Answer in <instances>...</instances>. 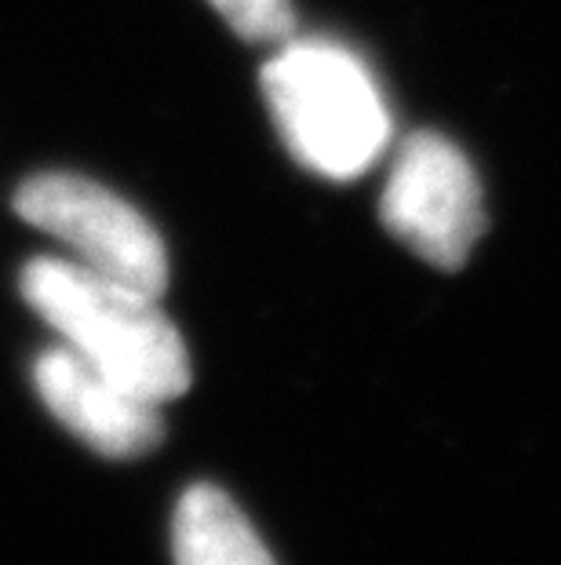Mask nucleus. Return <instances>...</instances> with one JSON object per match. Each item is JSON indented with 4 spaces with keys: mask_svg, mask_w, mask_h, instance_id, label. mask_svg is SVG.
<instances>
[{
    "mask_svg": "<svg viewBox=\"0 0 561 565\" xmlns=\"http://www.w3.org/2000/svg\"><path fill=\"white\" fill-rule=\"evenodd\" d=\"M19 288L63 347L131 394L164 405L190 391L186 343L161 310V296L55 256L30 259Z\"/></svg>",
    "mask_w": 561,
    "mask_h": 565,
    "instance_id": "nucleus-1",
    "label": "nucleus"
},
{
    "mask_svg": "<svg viewBox=\"0 0 561 565\" xmlns=\"http://www.w3.org/2000/svg\"><path fill=\"white\" fill-rule=\"evenodd\" d=\"M273 125L292 158L328 179H354L387 147L390 117L362 58L328 41H295L262 66Z\"/></svg>",
    "mask_w": 561,
    "mask_h": 565,
    "instance_id": "nucleus-2",
    "label": "nucleus"
},
{
    "mask_svg": "<svg viewBox=\"0 0 561 565\" xmlns=\"http://www.w3.org/2000/svg\"><path fill=\"white\" fill-rule=\"evenodd\" d=\"M15 212L77 252V263L150 296L169 288V252L136 204L85 175L41 172L15 194Z\"/></svg>",
    "mask_w": 561,
    "mask_h": 565,
    "instance_id": "nucleus-3",
    "label": "nucleus"
},
{
    "mask_svg": "<svg viewBox=\"0 0 561 565\" xmlns=\"http://www.w3.org/2000/svg\"><path fill=\"white\" fill-rule=\"evenodd\" d=\"M384 226L438 270H460L485 234V201L452 139L420 131L401 147L384 190Z\"/></svg>",
    "mask_w": 561,
    "mask_h": 565,
    "instance_id": "nucleus-4",
    "label": "nucleus"
},
{
    "mask_svg": "<svg viewBox=\"0 0 561 565\" xmlns=\"http://www.w3.org/2000/svg\"><path fill=\"white\" fill-rule=\"evenodd\" d=\"M33 387L69 435L110 460H136L158 449L164 438L158 402L139 398L117 380L103 376L63 343L47 347L33 362Z\"/></svg>",
    "mask_w": 561,
    "mask_h": 565,
    "instance_id": "nucleus-5",
    "label": "nucleus"
},
{
    "mask_svg": "<svg viewBox=\"0 0 561 565\" xmlns=\"http://www.w3.org/2000/svg\"><path fill=\"white\" fill-rule=\"evenodd\" d=\"M175 565H278L241 508L216 486H190L172 519Z\"/></svg>",
    "mask_w": 561,
    "mask_h": 565,
    "instance_id": "nucleus-6",
    "label": "nucleus"
},
{
    "mask_svg": "<svg viewBox=\"0 0 561 565\" xmlns=\"http://www.w3.org/2000/svg\"><path fill=\"white\" fill-rule=\"evenodd\" d=\"M237 38L256 44H278L295 33V11L289 0H208Z\"/></svg>",
    "mask_w": 561,
    "mask_h": 565,
    "instance_id": "nucleus-7",
    "label": "nucleus"
}]
</instances>
